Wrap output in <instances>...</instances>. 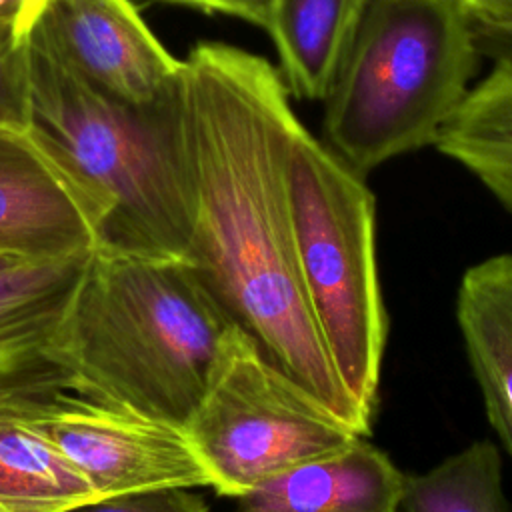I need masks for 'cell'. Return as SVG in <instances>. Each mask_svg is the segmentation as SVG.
<instances>
[{
    "label": "cell",
    "mask_w": 512,
    "mask_h": 512,
    "mask_svg": "<svg viewBox=\"0 0 512 512\" xmlns=\"http://www.w3.org/2000/svg\"><path fill=\"white\" fill-rule=\"evenodd\" d=\"M196 220L186 266L262 356L342 424L370 436L316 326L296 254L286 182L298 120L264 58L200 42L184 58Z\"/></svg>",
    "instance_id": "1"
},
{
    "label": "cell",
    "mask_w": 512,
    "mask_h": 512,
    "mask_svg": "<svg viewBox=\"0 0 512 512\" xmlns=\"http://www.w3.org/2000/svg\"><path fill=\"white\" fill-rule=\"evenodd\" d=\"M26 134L90 206L98 246L184 260L196 220V174L182 82L150 104L106 96L32 28Z\"/></svg>",
    "instance_id": "2"
},
{
    "label": "cell",
    "mask_w": 512,
    "mask_h": 512,
    "mask_svg": "<svg viewBox=\"0 0 512 512\" xmlns=\"http://www.w3.org/2000/svg\"><path fill=\"white\" fill-rule=\"evenodd\" d=\"M234 326L184 260L96 246L58 354L72 392L184 426Z\"/></svg>",
    "instance_id": "3"
},
{
    "label": "cell",
    "mask_w": 512,
    "mask_h": 512,
    "mask_svg": "<svg viewBox=\"0 0 512 512\" xmlns=\"http://www.w3.org/2000/svg\"><path fill=\"white\" fill-rule=\"evenodd\" d=\"M478 52L460 0H364L324 98L328 146L364 176L434 144Z\"/></svg>",
    "instance_id": "4"
},
{
    "label": "cell",
    "mask_w": 512,
    "mask_h": 512,
    "mask_svg": "<svg viewBox=\"0 0 512 512\" xmlns=\"http://www.w3.org/2000/svg\"><path fill=\"white\" fill-rule=\"evenodd\" d=\"M286 182L304 290L332 366L372 426L388 340L376 262V200L364 176L294 122Z\"/></svg>",
    "instance_id": "5"
},
{
    "label": "cell",
    "mask_w": 512,
    "mask_h": 512,
    "mask_svg": "<svg viewBox=\"0 0 512 512\" xmlns=\"http://www.w3.org/2000/svg\"><path fill=\"white\" fill-rule=\"evenodd\" d=\"M184 428L212 474V488L230 498L360 438L272 366L238 326L228 332Z\"/></svg>",
    "instance_id": "6"
},
{
    "label": "cell",
    "mask_w": 512,
    "mask_h": 512,
    "mask_svg": "<svg viewBox=\"0 0 512 512\" xmlns=\"http://www.w3.org/2000/svg\"><path fill=\"white\" fill-rule=\"evenodd\" d=\"M30 410L100 500L160 488H212V474L182 424L72 390L32 396Z\"/></svg>",
    "instance_id": "7"
},
{
    "label": "cell",
    "mask_w": 512,
    "mask_h": 512,
    "mask_svg": "<svg viewBox=\"0 0 512 512\" xmlns=\"http://www.w3.org/2000/svg\"><path fill=\"white\" fill-rule=\"evenodd\" d=\"M32 28L114 100L150 104L182 82L184 60L164 48L130 0H44Z\"/></svg>",
    "instance_id": "8"
},
{
    "label": "cell",
    "mask_w": 512,
    "mask_h": 512,
    "mask_svg": "<svg viewBox=\"0 0 512 512\" xmlns=\"http://www.w3.org/2000/svg\"><path fill=\"white\" fill-rule=\"evenodd\" d=\"M98 246V224L78 190L22 130L0 128V256L64 260Z\"/></svg>",
    "instance_id": "9"
},
{
    "label": "cell",
    "mask_w": 512,
    "mask_h": 512,
    "mask_svg": "<svg viewBox=\"0 0 512 512\" xmlns=\"http://www.w3.org/2000/svg\"><path fill=\"white\" fill-rule=\"evenodd\" d=\"M88 254L0 272V398L72 388L58 344Z\"/></svg>",
    "instance_id": "10"
},
{
    "label": "cell",
    "mask_w": 512,
    "mask_h": 512,
    "mask_svg": "<svg viewBox=\"0 0 512 512\" xmlns=\"http://www.w3.org/2000/svg\"><path fill=\"white\" fill-rule=\"evenodd\" d=\"M404 472L360 436L340 452L290 468L238 498L242 512H398Z\"/></svg>",
    "instance_id": "11"
},
{
    "label": "cell",
    "mask_w": 512,
    "mask_h": 512,
    "mask_svg": "<svg viewBox=\"0 0 512 512\" xmlns=\"http://www.w3.org/2000/svg\"><path fill=\"white\" fill-rule=\"evenodd\" d=\"M456 322L488 424L512 460V254H494L466 268Z\"/></svg>",
    "instance_id": "12"
},
{
    "label": "cell",
    "mask_w": 512,
    "mask_h": 512,
    "mask_svg": "<svg viewBox=\"0 0 512 512\" xmlns=\"http://www.w3.org/2000/svg\"><path fill=\"white\" fill-rule=\"evenodd\" d=\"M30 398H0V512H68L100 500L36 424Z\"/></svg>",
    "instance_id": "13"
},
{
    "label": "cell",
    "mask_w": 512,
    "mask_h": 512,
    "mask_svg": "<svg viewBox=\"0 0 512 512\" xmlns=\"http://www.w3.org/2000/svg\"><path fill=\"white\" fill-rule=\"evenodd\" d=\"M434 146L512 212V58H496V66L442 124Z\"/></svg>",
    "instance_id": "14"
},
{
    "label": "cell",
    "mask_w": 512,
    "mask_h": 512,
    "mask_svg": "<svg viewBox=\"0 0 512 512\" xmlns=\"http://www.w3.org/2000/svg\"><path fill=\"white\" fill-rule=\"evenodd\" d=\"M364 0H272L280 76L300 100H324Z\"/></svg>",
    "instance_id": "15"
},
{
    "label": "cell",
    "mask_w": 512,
    "mask_h": 512,
    "mask_svg": "<svg viewBox=\"0 0 512 512\" xmlns=\"http://www.w3.org/2000/svg\"><path fill=\"white\" fill-rule=\"evenodd\" d=\"M398 512H512L500 448L474 440L432 468L406 474Z\"/></svg>",
    "instance_id": "16"
},
{
    "label": "cell",
    "mask_w": 512,
    "mask_h": 512,
    "mask_svg": "<svg viewBox=\"0 0 512 512\" xmlns=\"http://www.w3.org/2000/svg\"><path fill=\"white\" fill-rule=\"evenodd\" d=\"M30 32L0 24V128L22 130L30 110Z\"/></svg>",
    "instance_id": "17"
},
{
    "label": "cell",
    "mask_w": 512,
    "mask_h": 512,
    "mask_svg": "<svg viewBox=\"0 0 512 512\" xmlns=\"http://www.w3.org/2000/svg\"><path fill=\"white\" fill-rule=\"evenodd\" d=\"M68 512H210V508L188 488H160L102 498Z\"/></svg>",
    "instance_id": "18"
},
{
    "label": "cell",
    "mask_w": 512,
    "mask_h": 512,
    "mask_svg": "<svg viewBox=\"0 0 512 512\" xmlns=\"http://www.w3.org/2000/svg\"><path fill=\"white\" fill-rule=\"evenodd\" d=\"M160 2H170V4L204 10V12L234 16V18L246 20L250 24H256L264 30L268 28L270 10H272V0H160Z\"/></svg>",
    "instance_id": "19"
},
{
    "label": "cell",
    "mask_w": 512,
    "mask_h": 512,
    "mask_svg": "<svg viewBox=\"0 0 512 512\" xmlns=\"http://www.w3.org/2000/svg\"><path fill=\"white\" fill-rule=\"evenodd\" d=\"M474 22L486 26H512V0H460Z\"/></svg>",
    "instance_id": "20"
},
{
    "label": "cell",
    "mask_w": 512,
    "mask_h": 512,
    "mask_svg": "<svg viewBox=\"0 0 512 512\" xmlns=\"http://www.w3.org/2000/svg\"><path fill=\"white\" fill-rule=\"evenodd\" d=\"M44 0H0V24H16L30 32Z\"/></svg>",
    "instance_id": "21"
},
{
    "label": "cell",
    "mask_w": 512,
    "mask_h": 512,
    "mask_svg": "<svg viewBox=\"0 0 512 512\" xmlns=\"http://www.w3.org/2000/svg\"><path fill=\"white\" fill-rule=\"evenodd\" d=\"M480 50H488L492 56L512 58V26H486L474 22Z\"/></svg>",
    "instance_id": "22"
},
{
    "label": "cell",
    "mask_w": 512,
    "mask_h": 512,
    "mask_svg": "<svg viewBox=\"0 0 512 512\" xmlns=\"http://www.w3.org/2000/svg\"><path fill=\"white\" fill-rule=\"evenodd\" d=\"M20 262H26V260H18V258H10V256H0V272H4V270H8V268H12V266H16V264H20Z\"/></svg>",
    "instance_id": "23"
},
{
    "label": "cell",
    "mask_w": 512,
    "mask_h": 512,
    "mask_svg": "<svg viewBox=\"0 0 512 512\" xmlns=\"http://www.w3.org/2000/svg\"><path fill=\"white\" fill-rule=\"evenodd\" d=\"M236 512H242V510H236Z\"/></svg>",
    "instance_id": "24"
}]
</instances>
